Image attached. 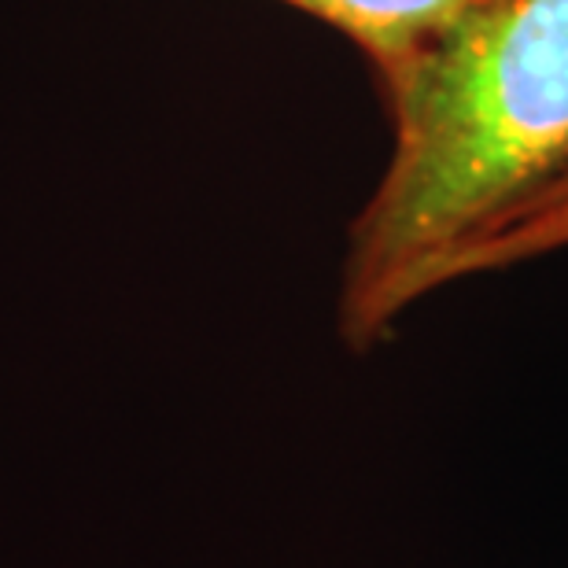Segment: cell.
<instances>
[{"label": "cell", "instance_id": "cell-4", "mask_svg": "<svg viewBox=\"0 0 568 568\" xmlns=\"http://www.w3.org/2000/svg\"><path fill=\"white\" fill-rule=\"evenodd\" d=\"M550 189H568V166L561 170V174H558V178H550V181H547V185H542L539 192H550ZM506 214H509V211H506Z\"/></svg>", "mask_w": 568, "mask_h": 568}, {"label": "cell", "instance_id": "cell-2", "mask_svg": "<svg viewBox=\"0 0 568 568\" xmlns=\"http://www.w3.org/2000/svg\"><path fill=\"white\" fill-rule=\"evenodd\" d=\"M284 4L311 11L347 33L377 63V71H384L487 0H284Z\"/></svg>", "mask_w": 568, "mask_h": 568}, {"label": "cell", "instance_id": "cell-1", "mask_svg": "<svg viewBox=\"0 0 568 568\" xmlns=\"http://www.w3.org/2000/svg\"><path fill=\"white\" fill-rule=\"evenodd\" d=\"M381 78L392 155L351 225L339 284V333L355 351L568 166V0H487Z\"/></svg>", "mask_w": 568, "mask_h": 568}, {"label": "cell", "instance_id": "cell-3", "mask_svg": "<svg viewBox=\"0 0 568 568\" xmlns=\"http://www.w3.org/2000/svg\"><path fill=\"white\" fill-rule=\"evenodd\" d=\"M561 247H568V189L536 192L484 233H476L443 270V284L528 263Z\"/></svg>", "mask_w": 568, "mask_h": 568}]
</instances>
